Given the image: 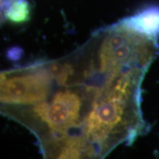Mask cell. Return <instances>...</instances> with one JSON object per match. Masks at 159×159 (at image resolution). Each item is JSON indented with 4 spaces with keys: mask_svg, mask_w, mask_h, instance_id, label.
Listing matches in <instances>:
<instances>
[{
    "mask_svg": "<svg viewBox=\"0 0 159 159\" xmlns=\"http://www.w3.org/2000/svg\"><path fill=\"white\" fill-rule=\"evenodd\" d=\"M30 6L27 0H17L13 3L7 15V19L15 23H21L28 19Z\"/></svg>",
    "mask_w": 159,
    "mask_h": 159,
    "instance_id": "3957f363",
    "label": "cell"
},
{
    "mask_svg": "<svg viewBox=\"0 0 159 159\" xmlns=\"http://www.w3.org/2000/svg\"><path fill=\"white\" fill-rule=\"evenodd\" d=\"M125 19L133 27L149 34L159 33V8L157 7L144 10Z\"/></svg>",
    "mask_w": 159,
    "mask_h": 159,
    "instance_id": "7a4b0ae2",
    "label": "cell"
},
{
    "mask_svg": "<svg viewBox=\"0 0 159 159\" xmlns=\"http://www.w3.org/2000/svg\"><path fill=\"white\" fill-rule=\"evenodd\" d=\"M17 0H0V26L7 19L10 9Z\"/></svg>",
    "mask_w": 159,
    "mask_h": 159,
    "instance_id": "277c9868",
    "label": "cell"
},
{
    "mask_svg": "<svg viewBox=\"0 0 159 159\" xmlns=\"http://www.w3.org/2000/svg\"><path fill=\"white\" fill-rule=\"evenodd\" d=\"M157 39L124 20L65 57L0 71V115L34 135L46 158H104L142 134V85Z\"/></svg>",
    "mask_w": 159,
    "mask_h": 159,
    "instance_id": "6da1fadb",
    "label": "cell"
}]
</instances>
